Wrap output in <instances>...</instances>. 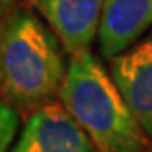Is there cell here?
I'll return each mask as SVG.
<instances>
[{
  "label": "cell",
  "instance_id": "1",
  "mask_svg": "<svg viewBox=\"0 0 152 152\" xmlns=\"http://www.w3.org/2000/svg\"><path fill=\"white\" fill-rule=\"evenodd\" d=\"M63 44L27 9L0 22V90L15 110H36L59 95L66 75Z\"/></svg>",
  "mask_w": 152,
  "mask_h": 152
},
{
  "label": "cell",
  "instance_id": "2",
  "mask_svg": "<svg viewBox=\"0 0 152 152\" xmlns=\"http://www.w3.org/2000/svg\"><path fill=\"white\" fill-rule=\"evenodd\" d=\"M59 102L91 139L96 152H142L151 145L113 76L90 49L71 54Z\"/></svg>",
  "mask_w": 152,
  "mask_h": 152
},
{
  "label": "cell",
  "instance_id": "3",
  "mask_svg": "<svg viewBox=\"0 0 152 152\" xmlns=\"http://www.w3.org/2000/svg\"><path fill=\"white\" fill-rule=\"evenodd\" d=\"M91 139L61 102L32 110L10 152H93Z\"/></svg>",
  "mask_w": 152,
  "mask_h": 152
},
{
  "label": "cell",
  "instance_id": "4",
  "mask_svg": "<svg viewBox=\"0 0 152 152\" xmlns=\"http://www.w3.org/2000/svg\"><path fill=\"white\" fill-rule=\"evenodd\" d=\"M110 71L142 130L152 139V34L112 58Z\"/></svg>",
  "mask_w": 152,
  "mask_h": 152
},
{
  "label": "cell",
  "instance_id": "5",
  "mask_svg": "<svg viewBox=\"0 0 152 152\" xmlns=\"http://www.w3.org/2000/svg\"><path fill=\"white\" fill-rule=\"evenodd\" d=\"M34 4L69 54L88 49L98 36L103 0H34Z\"/></svg>",
  "mask_w": 152,
  "mask_h": 152
},
{
  "label": "cell",
  "instance_id": "6",
  "mask_svg": "<svg viewBox=\"0 0 152 152\" xmlns=\"http://www.w3.org/2000/svg\"><path fill=\"white\" fill-rule=\"evenodd\" d=\"M152 27V0H103L98 44L103 58L117 54L140 41Z\"/></svg>",
  "mask_w": 152,
  "mask_h": 152
},
{
  "label": "cell",
  "instance_id": "7",
  "mask_svg": "<svg viewBox=\"0 0 152 152\" xmlns=\"http://www.w3.org/2000/svg\"><path fill=\"white\" fill-rule=\"evenodd\" d=\"M19 130V113L9 102L0 100V152H9Z\"/></svg>",
  "mask_w": 152,
  "mask_h": 152
},
{
  "label": "cell",
  "instance_id": "8",
  "mask_svg": "<svg viewBox=\"0 0 152 152\" xmlns=\"http://www.w3.org/2000/svg\"><path fill=\"white\" fill-rule=\"evenodd\" d=\"M12 4H14V0H0V22H2L4 17L9 15Z\"/></svg>",
  "mask_w": 152,
  "mask_h": 152
},
{
  "label": "cell",
  "instance_id": "9",
  "mask_svg": "<svg viewBox=\"0 0 152 152\" xmlns=\"http://www.w3.org/2000/svg\"><path fill=\"white\" fill-rule=\"evenodd\" d=\"M142 152H152V145H149V147L145 149V151H142Z\"/></svg>",
  "mask_w": 152,
  "mask_h": 152
}]
</instances>
